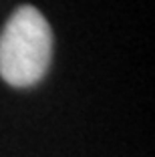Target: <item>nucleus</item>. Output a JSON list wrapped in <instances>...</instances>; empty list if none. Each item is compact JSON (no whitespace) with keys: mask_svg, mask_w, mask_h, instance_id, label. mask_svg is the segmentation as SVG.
I'll return each mask as SVG.
<instances>
[{"mask_svg":"<svg viewBox=\"0 0 155 157\" xmlns=\"http://www.w3.org/2000/svg\"><path fill=\"white\" fill-rule=\"evenodd\" d=\"M52 55V33L34 6L12 12L0 34V77L12 87H32L45 77Z\"/></svg>","mask_w":155,"mask_h":157,"instance_id":"nucleus-1","label":"nucleus"}]
</instances>
